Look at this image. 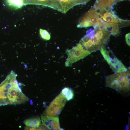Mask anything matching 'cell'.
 <instances>
[{"instance_id":"13","label":"cell","mask_w":130,"mask_h":130,"mask_svg":"<svg viewBox=\"0 0 130 130\" xmlns=\"http://www.w3.org/2000/svg\"><path fill=\"white\" fill-rule=\"evenodd\" d=\"M7 4L16 9L21 8L24 5V0H6Z\"/></svg>"},{"instance_id":"17","label":"cell","mask_w":130,"mask_h":130,"mask_svg":"<svg viewBox=\"0 0 130 130\" xmlns=\"http://www.w3.org/2000/svg\"><path fill=\"white\" fill-rule=\"evenodd\" d=\"M130 32L126 34L125 36V41L127 44L129 46H130Z\"/></svg>"},{"instance_id":"6","label":"cell","mask_w":130,"mask_h":130,"mask_svg":"<svg viewBox=\"0 0 130 130\" xmlns=\"http://www.w3.org/2000/svg\"><path fill=\"white\" fill-rule=\"evenodd\" d=\"M66 100L61 92L44 111L43 115L54 117H58L65 105Z\"/></svg>"},{"instance_id":"16","label":"cell","mask_w":130,"mask_h":130,"mask_svg":"<svg viewBox=\"0 0 130 130\" xmlns=\"http://www.w3.org/2000/svg\"><path fill=\"white\" fill-rule=\"evenodd\" d=\"M36 130H47L49 129L44 124H40L39 126L35 128Z\"/></svg>"},{"instance_id":"15","label":"cell","mask_w":130,"mask_h":130,"mask_svg":"<svg viewBox=\"0 0 130 130\" xmlns=\"http://www.w3.org/2000/svg\"><path fill=\"white\" fill-rule=\"evenodd\" d=\"M39 33L41 37L43 39L46 40H49L51 38V35L47 30L42 29L39 30Z\"/></svg>"},{"instance_id":"8","label":"cell","mask_w":130,"mask_h":130,"mask_svg":"<svg viewBox=\"0 0 130 130\" xmlns=\"http://www.w3.org/2000/svg\"><path fill=\"white\" fill-rule=\"evenodd\" d=\"M100 15L101 19L104 22L118 24L123 27L130 25V20H124L118 18L112 10L104 11L101 13Z\"/></svg>"},{"instance_id":"5","label":"cell","mask_w":130,"mask_h":130,"mask_svg":"<svg viewBox=\"0 0 130 130\" xmlns=\"http://www.w3.org/2000/svg\"><path fill=\"white\" fill-rule=\"evenodd\" d=\"M102 20L100 14L93 7L79 19L77 27L81 28L93 26Z\"/></svg>"},{"instance_id":"10","label":"cell","mask_w":130,"mask_h":130,"mask_svg":"<svg viewBox=\"0 0 130 130\" xmlns=\"http://www.w3.org/2000/svg\"><path fill=\"white\" fill-rule=\"evenodd\" d=\"M122 27H124L118 24L104 22V27L106 31L114 36H117L119 35V28Z\"/></svg>"},{"instance_id":"14","label":"cell","mask_w":130,"mask_h":130,"mask_svg":"<svg viewBox=\"0 0 130 130\" xmlns=\"http://www.w3.org/2000/svg\"><path fill=\"white\" fill-rule=\"evenodd\" d=\"M61 93L68 101L72 99L74 96V93L71 88L65 87L63 89Z\"/></svg>"},{"instance_id":"12","label":"cell","mask_w":130,"mask_h":130,"mask_svg":"<svg viewBox=\"0 0 130 130\" xmlns=\"http://www.w3.org/2000/svg\"><path fill=\"white\" fill-rule=\"evenodd\" d=\"M24 5H41L50 7L51 0H24Z\"/></svg>"},{"instance_id":"3","label":"cell","mask_w":130,"mask_h":130,"mask_svg":"<svg viewBox=\"0 0 130 130\" xmlns=\"http://www.w3.org/2000/svg\"><path fill=\"white\" fill-rule=\"evenodd\" d=\"M100 50L104 58L114 72H118L127 71V68L115 56L109 47L104 46Z\"/></svg>"},{"instance_id":"2","label":"cell","mask_w":130,"mask_h":130,"mask_svg":"<svg viewBox=\"0 0 130 130\" xmlns=\"http://www.w3.org/2000/svg\"><path fill=\"white\" fill-rule=\"evenodd\" d=\"M107 87L119 92H126L130 89V71L118 72L108 76L106 79Z\"/></svg>"},{"instance_id":"9","label":"cell","mask_w":130,"mask_h":130,"mask_svg":"<svg viewBox=\"0 0 130 130\" xmlns=\"http://www.w3.org/2000/svg\"><path fill=\"white\" fill-rule=\"evenodd\" d=\"M41 118L43 124L49 130H61L58 117H54L42 115Z\"/></svg>"},{"instance_id":"11","label":"cell","mask_w":130,"mask_h":130,"mask_svg":"<svg viewBox=\"0 0 130 130\" xmlns=\"http://www.w3.org/2000/svg\"><path fill=\"white\" fill-rule=\"evenodd\" d=\"M41 120L38 116H36L25 120L24 123L26 126L36 128L40 124Z\"/></svg>"},{"instance_id":"1","label":"cell","mask_w":130,"mask_h":130,"mask_svg":"<svg viewBox=\"0 0 130 130\" xmlns=\"http://www.w3.org/2000/svg\"><path fill=\"white\" fill-rule=\"evenodd\" d=\"M91 28L81 39L79 43L91 53L100 50L109 41L110 34L106 31L103 24L99 22Z\"/></svg>"},{"instance_id":"4","label":"cell","mask_w":130,"mask_h":130,"mask_svg":"<svg viewBox=\"0 0 130 130\" xmlns=\"http://www.w3.org/2000/svg\"><path fill=\"white\" fill-rule=\"evenodd\" d=\"M67 58L65 62L66 67L70 66L73 63L83 59L91 53L79 43L70 49L67 50Z\"/></svg>"},{"instance_id":"7","label":"cell","mask_w":130,"mask_h":130,"mask_svg":"<svg viewBox=\"0 0 130 130\" xmlns=\"http://www.w3.org/2000/svg\"><path fill=\"white\" fill-rule=\"evenodd\" d=\"M55 10L65 13L77 5H83L84 0H52Z\"/></svg>"}]
</instances>
